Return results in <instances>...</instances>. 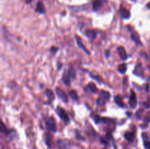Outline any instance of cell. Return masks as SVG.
Listing matches in <instances>:
<instances>
[{
	"mask_svg": "<svg viewBox=\"0 0 150 149\" xmlns=\"http://www.w3.org/2000/svg\"><path fill=\"white\" fill-rule=\"evenodd\" d=\"M111 96V95L109 92L107 91L101 90L100 92L99 97L98 98L96 101L97 105H99V106H104L105 103L109 100Z\"/></svg>",
	"mask_w": 150,
	"mask_h": 149,
	"instance_id": "obj_1",
	"label": "cell"
},
{
	"mask_svg": "<svg viewBox=\"0 0 150 149\" xmlns=\"http://www.w3.org/2000/svg\"><path fill=\"white\" fill-rule=\"evenodd\" d=\"M45 128L47 129L48 131H51V132H57V125H56L55 119L53 116H49L46 118L45 121Z\"/></svg>",
	"mask_w": 150,
	"mask_h": 149,
	"instance_id": "obj_2",
	"label": "cell"
},
{
	"mask_svg": "<svg viewBox=\"0 0 150 149\" xmlns=\"http://www.w3.org/2000/svg\"><path fill=\"white\" fill-rule=\"evenodd\" d=\"M56 112H57V115L64 121V123L65 124H68L70 123V117H69L67 112L63 109L62 107L57 106L56 108Z\"/></svg>",
	"mask_w": 150,
	"mask_h": 149,
	"instance_id": "obj_3",
	"label": "cell"
},
{
	"mask_svg": "<svg viewBox=\"0 0 150 149\" xmlns=\"http://www.w3.org/2000/svg\"><path fill=\"white\" fill-rule=\"evenodd\" d=\"M128 28V30H130V39L133 40V42H135V44L137 45H139V46H142V42H141L140 39V36L138 34V32H134L133 29H131V27L129 26H127Z\"/></svg>",
	"mask_w": 150,
	"mask_h": 149,
	"instance_id": "obj_4",
	"label": "cell"
},
{
	"mask_svg": "<svg viewBox=\"0 0 150 149\" xmlns=\"http://www.w3.org/2000/svg\"><path fill=\"white\" fill-rule=\"evenodd\" d=\"M138 105V99L137 95H136V92L131 89L130 90V98H129V105L132 109H135L137 107Z\"/></svg>",
	"mask_w": 150,
	"mask_h": 149,
	"instance_id": "obj_5",
	"label": "cell"
},
{
	"mask_svg": "<svg viewBox=\"0 0 150 149\" xmlns=\"http://www.w3.org/2000/svg\"><path fill=\"white\" fill-rule=\"evenodd\" d=\"M133 73L134 75L144 78V72L143 66H142V64H141V63H138V64H136Z\"/></svg>",
	"mask_w": 150,
	"mask_h": 149,
	"instance_id": "obj_6",
	"label": "cell"
},
{
	"mask_svg": "<svg viewBox=\"0 0 150 149\" xmlns=\"http://www.w3.org/2000/svg\"><path fill=\"white\" fill-rule=\"evenodd\" d=\"M75 38H76V43H77L78 47H79L80 49H81L82 51H83V52L86 54V55H88V56L90 55V52H89V50L86 48V46L84 45V44L83 43V42H82L81 37H79L77 36V35H75Z\"/></svg>",
	"mask_w": 150,
	"mask_h": 149,
	"instance_id": "obj_7",
	"label": "cell"
},
{
	"mask_svg": "<svg viewBox=\"0 0 150 149\" xmlns=\"http://www.w3.org/2000/svg\"><path fill=\"white\" fill-rule=\"evenodd\" d=\"M56 92H57V96L63 102H64V103L68 102V97H67V95L64 92V91L62 90L60 88L57 87L56 88Z\"/></svg>",
	"mask_w": 150,
	"mask_h": 149,
	"instance_id": "obj_8",
	"label": "cell"
},
{
	"mask_svg": "<svg viewBox=\"0 0 150 149\" xmlns=\"http://www.w3.org/2000/svg\"><path fill=\"white\" fill-rule=\"evenodd\" d=\"M117 51L118 53L119 56H120V58H121L122 61H126L128 58V56H127V52H126V50L124 47L122 46H118L117 48Z\"/></svg>",
	"mask_w": 150,
	"mask_h": 149,
	"instance_id": "obj_9",
	"label": "cell"
},
{
	"mask_svg": "<svg viewBox=\"0 0 150 149\" xmlns=\"http://www.w3.org/2000/svg\"><path fill=\"white\" fill-rule=\"evenodd\" d=\"M120 16L122 19L124 20H128L129 18H130V16H131V14H130V12L127 10L125 7H122V6L120 9Z\"/></svg>",
	"mask_w": 150,
	"mask_h": 149,
	"instance_id": "obj_10",
	"label": "cell"
},
{
	"mask_svg": "<svg viewBox=\"0 0 150 149\" xmlns=\"http://www.w3.org/2000/svg\"><path fill=\"white\" fill-rule=\"evenodd\" d=\"M62 83L65 86H69L70 85V83H71V77L69 74L68 70H64V71L62 76Z\"/></svg>",
	"mask_w": 150,
	"mask_h": 149,
	"instance_id": "obj_11",
	"label": "cell"
},
{
	"mask_svg": "<svg viewBox=\"0 0 150 149\" xmlns=\"http://www.w3.org/2000/svg\"><path fill=\"white\" fill-rule=\"evenodd\" d=\"M57 144L59 149H67L70 145L68 140H63V139H59L57 141Z\"/></svg>",
	"mask_w": 150,
	"mask_h": 149,
	"instance_id": "obj_12",
	"label": "cell"
},
{
	"mask_svg": "<svg viewBox=\"0 0 150 149\" xmlns=\"http://www.w3.org/2000/svg\"><path fill=\"white\" fill-rule=\"evenodd\" d=\"M35 12L40 15H44L45 13V12H46L45 11V6H44V4L43 2H42V0H39V1L37 2Z\"/></svg>",
	"mask_w": 150,
	"mask_h": 149,
	"instance_id": "obj_13",
	"label": "cell"
},
{
	"mask_svg": "<svg viewBox=\"0 0 150 149\" xmlns=\"http://www.w3.org/2000/svg\"><path fill=\"white\" fill-rule=\"evenodd\" d=\"M83 34L91 40H94L97 37V32L94 29H86L84 33H83Z\"/></svg>",
	"mask_w": 150,
	"mask_h": 149,
	"instance_id": "obj_14",
	"label": "cell"
},
{
	"mask_svg": "<svg viewBox=\"0 0 150 149\" xmlns=\"http://www.w3.org/2000/svg\"><path fill=\"white\" fill-rule=\"evenodd\" d=\"M103 5V0H92V8L93 12H98Z\"/></svg>",
	"mask_w": 150,
	"mask_h": 149,
	"instance_id": "obj_15",
	"label": "cell"
},
{
	"mask_svg": "<svg viewBox=\"0 0 150 149\" xmlns=\"http://www.w3.org/2000/svg\"><path fill=\"white\" fill-rule=\"evenodd\" d=\"M84 91L86 92L90 91L92 93H97L98 92V88H97L95 83H94L93 82H90L84 88Z\"/></svg>",
	"mask_w": 150,
	"mask_h": 149,
	"instance_id": "obj_16",
	"label": "cell"
},
{
	"mask_svg": "<svg viewBox=\"0 0 150 149\" xmlns=\"http://www.w3.org/2000/svg\"><path fill=\"white\" fill-rule=\"evenodd\" d=\"M114 100L116 105H118L120 108H126V105L125 104L124 101L122 100V96L120 95H116L114 98Z\"/></svg>",
	"mask_w": 150,
	"mask_h": 149,
	"instance_id": "obj_17",
	"label": "cell"
},
{
	"mask_svg": "<svg viewBox=\"0 0 150 149\" xmlns=\"http://www.w3.org/2000/svg\"><path fill=\"white\" fill-rule=\"evenodd\" d=\"M124 137L126 140H127L128 143H133L135 139V134L133 131H127L125 132L124 134Z\"/></svg>",
	"mask_w": 150,
	"mask_h": 149,
	"instance_id": "obj_18",
	"label": "cell"
},
{
	"mask_svg": "<svg viewBox=\"0 0 150 149\" xmlns=\"http://www.w3.org/2000/svg\"><path fill=\"white\" fill-rule=\"evenodd\" d=\"M52 138H53L52 135L51 134L50 131H48V132L45 133V143L47 147H48L49 149L52 148V146H51V144H52Z\"/></svg>",
	"mask_w": 150,
	"mask_h": 149,
	"instance_id": "obj_19",
	"label": "cell"
},
{
	"mask_svg": "<svg viewBox=\"0 0 150 149\" xmlns=\"http://www.w3.org/2000/svg\"><path fill=\"white\" fill-rule=\"evenodd\" d=\"M45 95H46L47 98H48V104L54 102V99H55V95H54V92H53L52 90H51V89H47V90L45 91Z\"/></svg>",
	"mask_w": 150,
	"mask_h": 149,
	"instance_id": "obj_20",
	"label": "cell"
},
{
	"mask_svg": "<svg viewBox=\"0 0 150 149\" xmlns=\"http://www.w3.org/2000/svg\"><path fill=\"white\" fill-rule=\"evenodd\" d=\"M90 117L92 118V119L95 121V123L96 124H100V123H102L103 117H100L98 114L95 113V112H92L90 115Z\"/></svg>",
	"mask_w": 150,
	"mask_h": 149,
	"instance_id": "obj_21",
	"label": "cell"
},
{
	"mask_svg": "<svg viewBox=\"0 0 150 149\" xmlns=\"http://www.w3.org/2000/svg\"><path fill=\"white\" fill-rule=\"evenodd\" d=\"M111 140V136L108 134L107 136H102L100 137V141L104 145H108L109 144V140Z\"/></svg>",
	"mask_w": 150,
	"mask_h": 149,
	"instance_id": "obj_22",
	"label": "cell"
},
{
	"mask_svg": "<svg viewBox=\"0 0 150 149\" xmlns=\"http://www.w3.org/2000/svg\"><path fill=\"white\" fill-rule=\"evenodd\" d=\"M150 123V115H146V116L144 117V122L143 124H140V128L142 129H146L149 126Z\"/></svg>",
	"mask_w": 150,
	"mask_h": 149,
	"instance_id": "obj_23",
	"label": "cell"
},
{
	"mask_svg": "<svg viewBox=\"0 0 150 149\" xmlns=\"http://www.w3.org/2000/svg\"><path fill=\"white\" fill-rule=\"evenodd\" d=\"M117 70H118V72L120 73H121V74H124L125 73L127 72V65L126 64H120V65L118 66V68H117Z\"/></svg>",
	"mask_w": 150,
	"mask_h": 149,
	"instance_id": "obj_24",
	"label": "cell"
},
{
	"mask_svg": "<svg viewBox=\"0 0 150 149\" xmlns=\"http://www.w3.org/2000/svg\"><path fill=\"white\" fill-rule=\"evenodd\" d=\"M69 95H70V98H71L73 101H76V102H78V101H79V95H78L77 92L75 90L70 91H69Z\"/></svg>",
	"mask_w": 150,
	"mask_h": 149,
	"instance_id": "obj_25",
	"label": "cell"
},
{
	"mask_svg": "<svg viewBox=\"0 0 150 149\" xmlns=\"http://www.w3.org/2000/svg\"><path fill=\"white\" fill-rule=\"evenodd\" d=\"M0 131H1V133H2V134H7V135H9V133H10V130L7 129V127L4 125V122H3V121H1Z\"/></svg>",
	"mask_w": 150,
	"mask_h": 149,
	"instance_id": "obj_26",
	"label": "cell"
},
{
	"mask_svg": "<svg viewBox=\"0 0 150 149\" xmlns=\"http://www.w3.org/2000/svg\"><path fill=\"white\" fill-rule=\"evenodd\" d=\"M81 70H83V71L89 73V77H90L91 78H92V79H93V80H96V81L98 82V83H103V82L102 81V79H101L100 77H99V76H95V75H93V74H92V73L86 71V70H82V69H81Z\"/></svg>",
	"mask_w": 150,
	"mask_h": 149,
	"instance_id": "obj_27",
	"label": "cell"
},
{
	"mask_svg": "<svg viewBox=\"0 0 150 149\" xmlns=\"http://www.w3.org/2000/svg\"><path fill=\"white\" fill-rule=\"evenodd\" d=\"M68 72H69V74H70V77H71V80H75L76 77V72L73 67H70V68H69L68 70Z\"/></svg>",
	"mask_w": 150,
	"mask_h": 149,
	"instance_id": "obj_28",
	"label": "cell"
},
{
	"mask_svg": "<svg viewBox=\"0 0 150 149\" xmlns=\"http://www.w3.org/2000/svg\"><path fill=\"white\" fill-rule=\"evenodd\" d=\"M75 132H76V138L78 140H81V141H85V138L80 134V131L78 129L75 130Z\"/></svg>",
	"mask_w": 150,
	"mask_h": 149,
	"instance_id": "obj_29",
	"label": "cell"
},
{
	"mask_svg": "<svg viewBox=\"0 0 150 149\" xmlns=\"http://www.w3.org/2000/svg\"><path fill=\"white\" fill-rule=\"evenodd\" d=\"M143 111H144L143 110L141 109V108L139 110H138V111L136 113V118H137V119L140 120L141 118H142V113H143Z\"/></svg>",
	"mask_w": 150,
	"mask_h": 149,
	"instance_id": "obj_30",
	"label": "cell"
},
{
	"mask_svg": "<svg viewBox=\"0 0 150 149\" xmlns=\"http://www.w3.org/2000/svg\"><path fill=\"white\" fill-rule=\"evenodd\" d=\"M143 144H144V147L145 148V149H150V141L149 140H144Z\"/></svg>",
	"mask_w": 150,
	"mask_h": 149,
	"instance_id": "obj_31",
	"label": "cell"
},
{
	"mask_svg": "<svg viewBox=\"0 0 150 149\" xmlns=\"http://www.w3.org/2000/svg\"><path fill=\"white\" fill-rule=\"evenodd\" d=\"M59 51V48L56 46H52L50 48V52L53 54H56Z\"/></svg>",
	"mask_w": 150,
	"mask_h": 149,
	"instance_id": "obj_32",
	"label": "cell"
},
{
	"mask_svg": "<svg viewBox=\"0 0 150 149\" xmlns=\"http://www.w3.org/2000/svg\"><path fill=\"white\" fill-rule=\"evenodd\" d=\"M143 106L145 108H146V109H149L150 108V99H147V101L146 102H143Z\"/></svg>",
	"mask_w": 150,
	"mask_h": 149,
	"instance_id": "obj_33",
	"label": "cell"
},
{
	"mask_svg": "<svg viewBox=\"0 0 150 149\" xmlns=\"http://www.w3.org/2000/svg\"><path fill=\"white\" fill-rule=\"evenodd\" d=\"M142 137L143 139V141L144 140H149V137H148V134H146V132H143L142 134Z\"/></svg>",
	"mask_w": 150,
	"mask_h": 149,
	"instance_id": "obj_34",
	"label": "cell"
},
{
	"mask_svg": "<svg viewBox=\"0 0 150 149\" xmlns=\"http://www.w3.org/2000/svg\"><path fill=\"white\" fill-rule=\"evenodd\" d=\"M105 57H106V58H108L110 57V51H108V50H106V51H105Z\"/></svg>",
	"mask_w": 150,
	"mask_h": 149,
	"instance_id": "obj_35",
	"label": "cell"
},
{
	"mask_svg": "<svg viewBox=\"0 0 150 149\" xmlns=\"http://www.w3.org/2000/svg\"><path fill=\"white\" fill-rule=\"evenodd\" d=\"M62 63H59V62H58L57 63V70H60L62 69Z\"/></svg>",
	"mask_w": 150,
	"mask_h": 149,
	"instance_id": "obj_36",
	"label": "cell"
},
{
	"mask_svg": "<svg viewBox=\"0 0 150 149\" xmlns=\"http://www.w3.org/2000/svg\"><path fill=\"white\" fill-rule=\"evenodd\" d=\"M33 1L34 0H25V3L27 4H31V3H32Z\"/></svg>",
	"mask_w": 150,
	"mask_h": 149,
	"instance_id": "obj_37",
	"label": "cell"
},
{
	"mask_svg": "<svg viewBox=\"0 0 150 149\" xmlns=\"http://www.w3.org/2000/svg\"><path fill=\"white\" fill-rule=\"evenodd\" d=\"M145 91H146V92L149 91V84H148V83H146V86H145Z\"/></svg>",
	"mask_w": 150,
	"mask_h": 149,
	"instance_id": "obj_38",
	"label": "cell"
},
{
	"mask_svg": "<svg viewBox=\"0 0 150 149\" xmlns=\"http://www.w3.org/2000/svg\"><path fill=\"white\" fill-rule=\"evenodd\" d=\"M126 115H127V116L130 117L132 115V112H126Z\"/></svg>",
	"mask_w": 150,
	"mask_h": 149,
	"instance_id": "obj_39",
	"label": "cell"
},
{
	"mask_svg": "<svg viewBox=\"0 0 150 149\" xmlns=\"http://www.w3.org/2000/svg\"><path fill=\"white\" fill-rule=\"evenodd\" d=\"M146 7H147L148 9H149V10H150V2L148 3V4H146Z\"/></svg>",
	"mask_w": 150,
	"mask_h": 149,
	"instance_id": "obj_40",
	"label": "cell"
},
{
	"mask_svg": "<svg viewBox=\"0 0 150 149\" xmlns=\"http://www.w3.org/2000/svg\"><path fill=\"white\" fill-rule=\"evenodd\" d=\"M130 1H133V2H136V1H137L138 0H130Z\"/></svg>",
	"mask_w": 150,
	"mask_h": 149,
	"instance_id": "obj_41",
	"label": "cell"
}]
</instances>
